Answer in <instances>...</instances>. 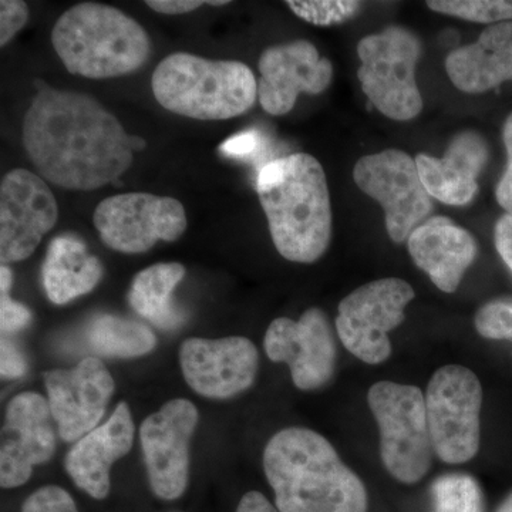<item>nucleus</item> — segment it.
<instances>
[{"label": "nucleus", "mask_w": 512, "mask_h": 512, "mask_svg": "<svg viewBox=\"0 0 512 512\" xmlns=\"http://www.w3.org/2000/svg\"><path fill=\"white\" fill-rule=\"evenodd\" d=\"M23 146L43 180L72 191L99 190L119 180L146 141L89 94L37 86L23 121Z\"/></svg>", "instance_id": "f257e3e1"}, {"label": "nucleus", "mask_w": 512, "mask_h": 512, "mask_svg": "<svg viewBox=\"0 0 512 512\" xmlns=\"http://www.w3.org/2000/svg\"><path fill=\"white\" fill-rule=\"evenodd\" d=\"M279 512H367L363 481L328 439L306 427L278 431L264 451Z\"/></svg>", "instance_id": "f03ea898"}, {"label": "nucleus", "mask_w": 512, "mask_h": 512, "mask_svg": "<svg viewBox=\"0 0 512 512\" xmlns=\"http://www.w3.org/2000/svg\"><path fill=\"white\" fill-rule=\"evenodd\" d=\"M256 194L279 254L298 264L322 258L332 238V207L325 171L315 157L289 154L264 165Z\"/></svg>", "instance_id": "7ed1b4c3"}, {"label": "nucleus", "mask_w": 512, "mask_h": 512, "mask_svg": "<svg viewBox=\"0 0 512 512\" xmlns=\"http://www.w3.org/2000/svg\"><path fill=\"white\" fill-rule=\"evenodd\" d=\"M52 45L67 72L87 79H111L137 72L151 56L146 29L101 3H79L52 30Z\"/></svg>", "instance_id": "20e7f679"}, {"label": "nucleus", "mask_w": 512, "mask_h": 512, "mask_svg": "<svg viewBox=\"0 0 512 512\" xmlns=\"http://www.w3.org/2000/svg\"><path fill=\"white\" fill-rule=\"evenodd\" d=\"M151 89L165 110L202 121L242 116L258 99V84L247 64L183 52L158 64Z\"/></svg>", "instance_id": "39448f33"}, {"label": "nucleus", "mask_w": 512, "mask_h": 512, "mask_svg": "<svg viewBox=\"0 0 512 512\" xmlns=\"http://www.w3.org/2000/svg\"><path fill=\"white\" fill-rule=\"evenodd\" d=\"M367 403L379 424L383 466L400 483H419L429 473L434 453L426 396L412 384L377 382Z\"/></svg>", "instance_id": "423d86ee"}, {"label": "nucleus", "mask_w": 512, "mask_h": 512, "mask_svg": "<svg viewBox=\"0 0 512 512\" xmlns=\"http://www.w3.org/2000/svg\"><path fill=\"white\" fill-rule=\"evenodd\" d=\"M359 82L370 103L389 119L412 120L423 110L416 80L421 55L419 37L392 26L379 35L363 37L357 45Z\"/></svg>", "instance_id": "0eeeda50"}, {"label": "nucleus", "mask_w": 512, "mask_h": 512, "mask_svg": "<svg viewBox=\"0 0 512 512\" xmlns=\"http://www.w3.org/2000/svg\"><path fill=\"white\" fill-rule=\"evenodd\" d=\"M483 387L473 370L441 367L426 393L427 421L434 453L447 464H464L480 450Z\"/></svg>", "instance_id": "6e6552de"}, {"label": "nucleus", "mask_w": 512, "mask_h": 512, "mask_svg": "<svg viewBox=\"0 0 512 512\" xmlns=\"http://www.w3.org/2000/svg\"><path fill=\"white\" fill-rule=\"evenodd\" d=\"M416 292L400 278H384L360 286L339 303L336 330L340 342L367 365H380L392 355L389 333L406 319Z\"/></svg>", "instance_id": "1a4fd4ad"}, {"label": "nucleus", "mask_w": 512, "mask_h": 512, "mask_svg": "<svg viewBox=\"0 0 512 512\" xmlns=\"http://www.w3.org/2000/svg\"><path fill=\"white\" fill-rule=\"evenodd\" d=\"M93 222L106 247L128 255L144 254L158 241L175 242L188 225L180 201L147 192L106 198L97 205Z\"/></svg>", "instance_id": "9d476101"}, {"label": "nucleus", "mask_w": 512, "mask_h": 512, "mask_svg": "<svg viewBox=\"0 0 512 512\" xmlns=\"http://www.w3.org/2000/svg\"><path fill=\"white\" fill-rule=\"evenodd\" d=\"M357 187L383 207L389 237L403 244L429 217L433 204L416 160L400 150L360 158L353 170Z\"/></svg>", "instance_id": "9b49d317"}, {"label": "nucleus", "mask_w": 512, "mask_h": 512, "mask_svg": "<svg viewBox=\"0 0 512 512\" xmlns=\"http://www.w3.org/2000/svg\"><path fill=\"white\" fill-rule=\"evenodd\" d=\"M200 414L190 400L174 399L150 414L140 427L141 448L151 491L178 500L190 480V444Z\"/></svg>", "instance_id": "f8f14e48"}, {"label": "nucleus", "mask_w": 512, "mask_h": 512, "mask_svg": "<svg viewBox=\"0 0 512 512\" xmlns=\"http://www.w3.org/2000/svg\"><path fill=\"white\" fill-rule=\"evenodd\" d=\"M59 207L40 175L16 168L0 184V262L25 261L55 227Z\"/></svg>", "instance_id": "ddd939ff"}, {"label": "nucleus", "mask_w": 512, "mask_h": 512, "mask_svg": "<svg viewBox=\"0 0 512 512\" xmlns=\"http://www.w3.org/2000/svg\"><path fill=\"white\" fill-rule=\"evenodd\" d=\"M264 349L272 362L289 366L299 390H318L335 376L338 348L322 309H308L299 320L275 319L266 330Z\"/></svg>", "instance_id": "4468645a"}, {"label": "nucleus", "mask_w": 512, "mask_h": 512, "mask_svg": "<svg viewBox=\"0 0 512 512\" xmlns=\"http://www.w3.org/2000/svg\"><path fill=\"white\" fill-rule=\"evenodd\" d=\"M178 356L185 382L207 399H231L248 390L258 375V349L242 336L187 339Z\"/></svg>", "instance_id": "2eb2a0df"}, {"label": "nucleus", "mask_w": 512, "mask_h": 512, "mask_svg": "<svg viewBox=\"0 0 512 512\" xmlns=\"http://www.w3.org/2000/svg\"><path fill=\"white\" fill-rule=\"evenodd\" d=\"M5 416L0 448V485L10 490L28 483L33 468L46 464L55 456L57 427L49 400L35 392L13 397Z\"/></svg>", "instance_id": "dca6fc26"}, {"label": "nucleus", "mask_w": 512, "mask_h": 512, "mask_svg": "<svg viewBox=\"0 0 512 512\" xmlns=\"http://www.w3.org/2000/svg\"><path fill=\"white\" fill-rule=\"evenodd\" d=\"M45 384L57 433L66 443H76L99 427L116 390L109 369L97 357L45 373Z\"/></svg>", "instance_id": "f3484780"}, {"label": "nucleus", "mask_w": 512, "mask_h": 512, "mask_svg": "<svg viewBox=\"0 0 512 512\" xmlns=\"http://www.w3.org/2000/svg\"><path fill=\"white\" fill-rule=\"evenodd\" d=\"M258 66L259 103L271 116H284L295 107L299 94L323 93L333 80L332 63L308 40L269 47Z\"/></svg>", "instance_id": "a211bd4d"}, {"label": "nucleus", "mask_w": 512, "mask_h": 512, "mask_svg": "<svg viewBox=\"0 0 512 512\" xmlns=\"http://www.w3.org/2000/svg\"><path fill=\"white\" fill-rule=\"evenodd\" d=\"M134 431L130 409L120 403L106 423L76 441L67 453L64 468L73 483L94 500H104L110 494L111 467L133 447Z\"/></svg>", "instance_id": "6ab92c4d"}, {"label": "nucleus", "mask_w": 512, "mask_h": 512, "mask_svg": "<svg viewBox=\"0 0 512 512\" xmlns=\"http://www.w3.org/2000/svg\"><path fill=\"white\" fill-rule=\"evenodd\" d=\"M407 248L417 268L446 293L457 291L478 252L473 235L446 217L424 221L407 239Z\"/></svg>", "instance_id": "aec40b11"}, {"label": "nucleus", "mask_w": 512, "mask_h": 512, "mask_svg": "<svg viewBox=\"0 0 512 512\" xmlns=\"http://www.w3.org/2000/svg\"><path fill=\"white\" fill-rule=\"evenodd\" d=\"M487 160L484 138L466 131L454 137L443 158L419 154L416 164L430 197L448 205H466L476 197L477 178Z\"/></svg>", "instance_id": "412c9836"}, {"label": "nucleus", "mask_w": 512, "mask_h": 512, "mask_svg": "<svg viewBox=\"0 0 512 512\" xmlns=\"http://www.w3.org/2000/svg\"><path fill=\"white\" fill-rule=\"evenodd\" d=\"M446 70L454 86L470 94L512 82V22L490 26L476 43L451 52Z\"/></svg>", "instance_id": "4be33fe9"}, {"label": "nucleus", "mask_w": 512, "mask_h": 512, "mask_svg": "<svg viewBox=\"0 0 512 512\" xmlns=\"http://www.w3.org/2000/svg\"><path fill=\"white\" fill-rule=\"evenodd\" d=\"M103 264L86 244L73 235L53 238L42 268L43 288L55 305H66L100 284Z\"/></svg>", "instance_id": "5701e85b"}, {"label": "nucleus", "mask_w": 512, "mask_h": 512, "mask_svg": "<svg viewBox=\"0 0 512 512\" xmlns=\"http://www.w3.org/2000/svg\"><path fill=\"white\" fill-rule=\"evenodd\" d=\"M184 276L185 266L178 262L151 265L138 272L128 292L131 308L157 328H178L185 316L175 306L173 293Z\"/></svg>", "instance_id": "b1692460"}, {"label": "nucleus", "mask_w": 512, "mask_h": 512, "mask_svg": "<svg viewBox=\"0 0 512 512\" xmlns=\"http://www.w3.org/2000/svg\"><path fill=\"white\" fill-rule=\"evenodd\" d=\"M86 335L94 352L117 359L146 356L157 346L156 335L148 326L114 315L94 318Z\"/></svg>", "instance_id": "393cba45"}, {"label": "nucleus", "mask_w": 512, "mask_h": 512, "mask_svg": "<svg viewBox=\"0 0 512 512\" xmlns=\"http://www.w3.org/2000/svg\"><path fill=\"white\" fill-rule=\"evenodd\" d=\"M434 512H484V495L476 478L454 473L431 485Z\"/></svg>", "instance_id": "a878e982"}, {"label": "nucleus", "mask_w": 512, "mask_h": 512, "mask_svg": "<svg viewBox=\"0 0 512 512\" xmlns=\"http://www.w3.org/2000/svg\"><path fill=\"white\" fill-rule=\"evenodd\" d=\"M427 6L437 13L476 23H503L512 20V0H430Z\"/></svg>", "instance_id": "bb28decb"}, {"label": "nucleus", "mask_w": 512, "mask_h": 512, "mask_svg": "<svg viewBox=\"0 0 512 512\" xmlns=\"http://www.w3.org/2000/svg\"><path fill=\"white\" fill-rule=\"evenodd\" d=\"M286 5L296 16L316 26L346 22L362 8V3L355 0H291Z\"/></svg>", "instance_id": "cd10ccee"}, {"label": "nucleus", "mask_w": 512, "mask_h": 512, "mask_svg": "<svg viewBox=\"0 0 512 512\" xmlns=\"http://www.w3.org/2000/svg\"><path fill=\"white\" fill-rule=\"evenodd\" d=\"M474 326L485 339L512 342V298L484 303L474 316Z\"/></svg>", "instance_id": "c85d7f7f"}, {"label": "nucleus", "mask_w": 512, "mask_h": 512, "mask_svg": "<svg viewBox=\"0 0 512 512\" xmlns=\"http://www.w3.org/2000/svg\"><path fill=\"white\" fill-rule=\"evenodd\" d=\"M12 284V269L8 265H2L0 268V326L3 333L19 332L32 322V312L29 308L10 298Z\"/></svg>", "instance_id": "c756f323"}, {"label": "nucleus", "mask_w": 512, "mask_h": 512, "mask_svg": "<svg viewBox=\"0 0 512 512\" xmlns=\"http://www.w3.org/2000/svg\"><path fill=\"white\" fill-rule=\"evenodd\" d=\"M20 512H79L72 495L57 485H46L30 494Z\"/></svg>", "instance_id": "7c9ffc66"}, {"label": "nucleus", "mask_w": 512, "mask_h": 512, "mask_svg": "<svg viewBox=\"0 0 512 512\" xmlns=\"http://www.w3.org/2000/svg\"><path fill=\"white\" fill-rule=\"evenodd\" d=\"M29 20V8L22 0L0 2V46H6Z\"/></svg>", "instance_id": "2f4dec72"}, {"label": "nucleus", "mask_w": 512, "mask_h": 512, "mask_svg": "<svg viewBox=\"0 0 512 512\" xmlns=\"http://www.w3.org/2000/svg\"><path fill=\"white\" fill-rule=\"evenodd\" d=\"M503 137L508 161L503 178L495 188V197H497L498 204L507 211V214L512 215V113L505 121Z\"/></svg>", "instance_id": "473e14b6"}, {"label": "nucleus", "mask_w": 512, "mask_h": 512, "mask_svg": "<svg viewBox=\"0 0 512 512\" xmlns=\"http://www.w3.org/2000/svg\"><path fill=\"white\" fill-rule=\"evenodd\" d=\"M0 375L2 379H20L26 373L28 365H26L25 357L18 349L15 343L9 339H2V349H0Z\"/></svg>", "instance_id": "72a5a7b5"}, {"label": "nucleus", "mask_w": 512, "mask_h": 512, "mask_svg": "<svg viewBox=\"0 0 512 512\" xmlns=\"http://www.w3.org/2000/svg\"><path fill=\"white\" fill-rule=\"evenodd\" d=\"M228 3L225 0H147L146 5L163 15H184L205 5L225 6Z\"/></svg>", "instance_id": "f704fd0d"}, {"label": "nucleus", "mask_w": 512, "mask_h": 512, "mask_svg": "<svg viewBox=\"0 0 512 512\" xmlns=\"http://www.w3.org/2000/svg\"><path fill=\"white\" fill-rule=\"evenodd\" d=\"M495 248L512 274V215L505 214L495 224Z\"/></svg>", "instance_id": "c9c22d12"}, {"label": "nucleus", "mask_w": 512, "mask_h": 512, "mask_svg": "<svg viewBox=\"0 0 512 512\" xmlns=\"http://www.w3.org/2000/svg\"><path fill=\"white\" fill-rule=\"evenodd\" d=\"M259 143H261V140H259V134L256 131H245V133L238 134V136L225 141L221 146V151L227 156H249V154L258 150Z\"/></svg>", "instance_id": "e433bc0d"}, {"label": "nucleus", "mask_w": 512, "mask_h": 512, "mask_svg": "<svg viewBox=\"0 0 512 512\" xmlns=\"http://www.w3.org/2000/svg\"><path fill=\"white\" fill-rule=\"evenodd\" d=\"M235 512H279L275 505L269 503L268 498L258 491H249L239 501Z\"/></svg>", "instance_id": "4c0bfd02"}, {"label": "nucleus", "mask_w": 512, "mask_h": 512, "mask_svg": "<svg viewBox=\"0 0 512 512\" xmlns=\"http://www.w3.org/2000/svg\"><path fill=\"white\" fill-rule=\"evenodd\" d=\"M497 512H512V494L505 498L504 503L500 505Z\"/></svg>", "instance_id": "58836bf2"}, {"label": "nucleus", "mask_w": 512, "mask_h": 512, "mask_svg": "<svg viewBox=\"0 0 512 512\" xmlns=\"http://www.w3.org/2000/svg\"><path fill=\"white\" fill-rule=\"evenodd\" d=\"M171 512H181V511H171Z\"/></svg>", "instance_id": "ea45409f"}]
</instances>
